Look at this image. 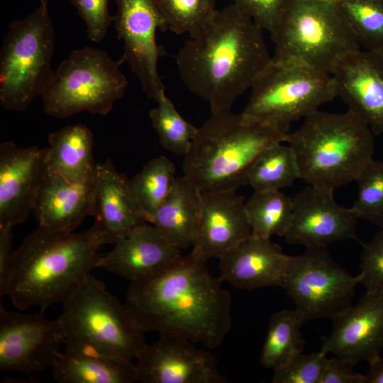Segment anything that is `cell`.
Listing matches in <instances>:
<instances>
[{
    "label": "cell",
    "instance_id": "11",
    "mask_svg": "<svg viewBox=\"0 0 383 383\" xmlns=\"http://www.w3.org/2000/svg\"><path fill=\"white\" fill-rule=\"evenodd\" d=\"M360 277L337 264L324 248H309L290 256L281 287L307 321L332 320L351 305Z\"/></svg>",
    "mask_w": 383,
    "mask_h": 383
},
{
    "label": "cell",
    "instance_id": "36",
    "mask_svg": "<svg viewBox=\"0 0 383 383\" xmlns=\"http://www.w3.org/2000/svg\"><path fill=\"white\" fill-rule=\"evenodd\" d=\"M360 284L368 293H383V227L371 240L361 243Z\"/></svg>",
    "mask_w": 383,
    "mask_h": 383
},
{
    "label": "cell",
    "instance_id": "7",
    "mask_svg": "<svg viewBox=\"0 0 383 383\" xmlns=\"http://www.w3.org/2000/svg\"><path fill=\"white\" fill-rule=\"evenodd\" d=\"M250 89L244 120L284 136L294 122L337 97L331 74L294 60L272 59Z\"/></svg>",
    "mask_w": 383,
    "mask_h": 383
},
{
    "label": "cell",
    "instance_id": "6",
    "mask_svg": "<svg viewBox=\"0 0 383 383\" xmlns=\"http://www.w3.org/2000/svg\"><path fill=\"white\" fill-rule=\"evenodd\" d=\"M57 318L65 350H83L136 360L147 343L123 304L91 273L63 301Z\"/></svg>",
    "mask_w": 383,
    "mask_h": 383
},
{
    "label": "cell",
    "instance_id": "9",
    "mask_svg": "<svg viewBox=\"0 0 383 383\" xmlns=\"http://www.w3.org/2000/svg\"><path fill=\"white\" fill-rule=\"evenodd\" d=\"M55 33L48 5L12 21L0 51V104L7 111H26L52 80Z\"/></svg>",
    "mask_w": 383,
    "mask_h": 383
},
{
    "label": "cell",
    "instance_id": "28",
    "mask_svg": "<svg viewBox=\"0 0 383 383\" xmlns=\"http://www.w3.org/2000/svg\"><path fill=\"white\" fill-rule=\"evenodd\" d=\"M282 141L267 146L249 170L246 185L254 192L280 191L299 179L295 155Z\"/></svg>",
    "mask_w": 383,
    "mask_h": 383
},
{
    "label": "cell",
    "instance_id": "30",
    "mask_svg": "<svg viewBox=\"0 0 383 383\" xmlns=\"http://www.w3.org/2000/svg\"><path fill=\"white\" fill-rule=\"evenodd\" d=\"M176 167L165 156L150 160L131 180L138 205L147 222L165 201L175 182Z\"/></svg>",
    "mask_w": 383,
    "mask_h": 383
},
{
    "label": "cell",
    "instance_id": "5",
    "mask_svg": "<svg viewBox=\"0 0 383 383\" xmlns=\"http://www.w3.org/2000/svg\"><path fill=\"white\" fill-rule=\"evenodd\" d=\"M284 135L248 123L231 111L211 113L198 128L184 155L182 169L201 192L236 191L246 185L255 160L270 145Z\"/></svg>",
    "mask_w": 383,
    "mask_h": 383
},
{
    "label": "cell",
    "instance_id": "31",
    "mask_svg": "<svg viewBox=\"0 0 383 383\" xmlns=\"http://www.w3.org/2000/svg\"><path fill=\"white\" fill-rule=\"evenodd\" d=\"M360 47L383 54V0H336Z\"/></svg>",
    "mask_w": 383,
    "mask_h": 383
},
{
    "label": "cell",
    "instance_id": "3",
    "mask_svg": "<svg viewBox=\"0 0 383 383\" xmlns=\"http://www.w3.org/2000/svg\"><path fill=\"white\" fill-rule=\"evenodd\" d=\"M101 246L91 228L60 233L38 226L13 251L6 296L21 311L62 304L96 268Z\"/></svg>",
    "mask_w": 383,
    "mask_h": 383
},
{
    "label": "cell",
    "instance_id": "18",
    "mask_svg": "<svg viewBox=\"0 0 383 383\" xmlns=\"http://www.w3.org/2000/svg\"><path fill=\"white\" fill-rule=\"evenodd\" d=\"M91 228L100 243L115 245L137 226L147 223L131 181L118 172L111 159L97 163L93 177Z\"/></svg>",
    "mask_w": 383,
    "mask_h": 383
},
{
    "label": "cell",
    "instance_id": "12",
    "mask_svg": "<svg viewBox=\"0 0 383 383\" xmlns=\"http://www.w3.org/2000/svg\"><path fill=\"white\" fill-rule=\"evenodd\" d=\"M114 1L117 6L115 28L123 43L119 61L129 65L148 98L156 101L165 93L157 63L167 53L156 41L157 30L168 29L165 18L156 0Z\"/></svg>",
    "mask_w": 383,
    "mask_h": 383
},
{
    "label": "cell",
    "instance_id": "40",
    "mask_svg": "<svg viewBox=\"0 0 383 383\" xmlns=\"http://www.w3.org/2000/svg\"><path fill=\"white\" fill-rule=\"evenodd\" d=\"M13 240V227H0V296H6L10 279Z\"/></svg>",
    "mask_w": 383,
    "mask_h": 383
},
{
    "label": "cell",
    "instance_id": "17",
    "mask_svg": "<svg viewBox=\"0 0 383 383\" xmlns=\"http://www.w3.org/2000/svg\"><path fill=\"white\" fill-rule=\"evenodd\" d=\"M331 334L323 338L321 352L332 353L356 365L369 364L383 350V293H368L332 318Z\"/></svg>",
    "mask_w": 383,
    "mask_h": 383
},
{
    "label": "cell",
    "instance_id": "24",
    "mask_svg": "<svg viewBox=\"0 0 383 383\" xmlns=\"http://www.w3.org/2000/svg\"><path fill=\"white\" fill-rule=\"evenodd\" d=\"M201 211V192L184 175L177 177L150 223L180 250L192 245Z\"/></svg>",
    "mask_w": 383,
    "mask_h": 383
},
{
    "label": "cell",
    "instance_id": "15",
    "mask_svg": "<svg viewBox=\"0 0 383 383\" xmlns=\"http://www.w3.org/2000/svg\"><path fill=\"white\" fill-rule=\"evenodd\" d=\"M293 215L284 238L287 243L326 248L332 243L357 240V218L339 205L334 195L309 186L292 197Z\"/></svg>",
    "mask_w": 383,
    "mask_h": 383
},
{
    "label": "cell",
    "instance_id": "42",
    "mask_svg": "<svg viewBox=\"0 0 383 383\" xmlns=\"http://www.w3.org/2000/svg\"><path fill=\"white\" fill-rule=\"evenodd\" d=\"M38 1H39L40 4H43L48 5V1H49L50 0H38Z\"/></svg>",
    "mask_w": 383,
    "mask_h": 383
},
{
    "label": "cell",
    "instance_id": "35",
    "mask_svg": "<svg viewBox=\"0 0 383 383\" xmlns=\"http://www.w3.org/2000/svg\"><path fill=\"white\" fill-rule=\"evenodd\" d=\"M328 358L321 351L298 354L274 370L272 383H320Z\"/></svg>",
    "mask_w": 383,
    "mask_h": 383
},
{
    "label": "cell",
    "instance_id": "10",
    "mask_svg": "<svg viewBox=\"0 0 383 383\" xmlns=\"http://www.w3.org/2000/svg\"><path fill=\"white\" fill-rule=\"evenodd\" d=\"M121 65L101 49L72 50L40 96L45 112L58 118L82 111L106 115L128 86Z\"/></svg>",
    "mask_w": 383,
    "mask_h": 383
},
{
    "label": "cell",
    "instance_id": "27",
    "mask_svg": "<svg viewBox=\"0 0 383 383\" xmlns=\"http://www.w3.org/2000/svg\"><path fill=\"white\" fill-rule=\"evenodd\" d=\"M306 322L304 314L297 309L274 313L269 323L260 356V364L274 370L303 353L305 341L301 328Z\"/></svg>",
    "mask_w": 383,
    "mask_h": 383
},
{
    "label": "cell",
    "instance_id": "29",
    "mask_svg": "<svg viewBox=\"0 0 383 383\" xmlns=\"http://www.w3.org/2000/svg\"><path fill=\"white\" fill-rule=\"evenodd\" d=\"M251 234L270 238L284 237L293 215L292 197L280 191L254 192L245 201Z\"/></svg>",
    "mask_w": 383,
    "mask_h": 383
},
{
    "label": "cell",
    "instance_id": "26",
    "mask_svg": "<svg viewBox=\"0 0 383 383\" xmlns=\"http://www.w3.org/2000/svg\"><path fill=\"white\" fill-rule=\"evenodd\" d=\"M48 165L74 182L93 179L96 165L93 156L94 135L84 124L66 126L48 136Z\"/></svg>",
    "mask_w": 383,
    "mask_h": 383
},
{
    "label": "cell",
    "instance_id": "25",
    "mask_svg": "<svg viewBox=\"0 0 383 383\" xmlns=\"http://www.w3.org/2000/svg\"><path fill=\"white\" fill-rule=\"evenodd\" d=\"M59 383H132L137 381L131 360L83 350H65L52 366Z\"/></svg>",
    "mask_w": 383,
    "mask_h": 383
},
{
    "label": "cell",
    "instance_id": "2",
    "mask_svg": "<svg viewBox=\"0 0 383 383\" xmlns=\"http://www.w3.org/2000/svg\"><path fill=\"white\" fill-rule=\"evenodd\" d=\"M263 30L238 6L216 11L176 55L181 79L211 113L230 111L272 61Z\"/></svg>",
    "mask_w": 383,
    "mask_h": 383
},
{
    "label": "cell",
    "instance_id": "33",
    "mask_svg": "<svg viewBox=\"0 0 383 383\" xmlns=\"http://www.w3.org/2000/svg\"><path fill=\"white\" fill-rule=\"evenodd\" d=\"M167 28L175 34H196L216 12V0H156Z\"/></svg>",
    "mask_w": 383,
    "mask_h": 383
},
{
    "label": "cell",
    "instance_id": "23",
    "mask_svg": "<svg viewBox=\"0 0 383 383\" xmlns=\"http://www.w3.org/2000/svg\"><path fill=\"white\" fill-rule=\"evenodd\" d=\"M92 182H71L48 167L32 209L38 227L71 233L91 216Z\"/></svg>",
    "mask_w": 383,
    "mask_h": 383
},
{
    "label": "cell",
    "instance_id": "21",
    "mask_svg": "<svg viewBox=\"0 0 383 383\" xmlns=\"http://www.w3.org/2000/svg\"><path fill=\"white\" fill-rule=\"evenodd\" d=\"M181 255L153 225H140L118 241L114 248L101 255L96 268H101L131 282L160 272Z\"/></svg>",
    "mask_w": 383,
    "mask_h": 383
},
{
    "label": "cell",
    "instance_id": "22",
    "mask_svg": "<svg viewBox=\"0 0 383 383\" xmlns=\"http://www.w3.org/2000/svg\"><path fill=\"white\" fill-rule=\"evenodd\" d=\"M289 257L270 238L251 234L219 258V277L243 289L280 286Z\"/></svg>",
    "mask_w": 383,
    "mask_h": 383
},
{
    "label": "cell",
    "instance_id": "19",
    "mask_svg": "<svg viewBox=\"0 0 383 383\" xmlns=\"http://www.w3.org/2000/svg\"><path fill=\"white\" fill-rule=\"evenodd\" d=\"M337 97L364 120L374 135H383V54L351 51L334 65Z\"/></svg>",
    "mask_w": 383,
    "mask_h": 383
},
{
    "label": "cell",
    "instance_id": "41",
    "mask_svg": "<svg viewBox=\"0 0 383 383\" xmlns=\"http://www.w3.org/2000/svg\"><path fill=\"white\" fill-rule=\"evenodd\" d=\"M369 371L364 374L363 383H383V357L369 364Z\"/></svg>",
    "mask_w": 383,
    "mask_h": 383
},
{
    "label": "cell",
    "instance_id": "20",
    "mask_svg": "<svg viewBox=\"0 0 383 383\" xmlns=\"http://www.w3.org/2000/svg\"><path fill=\"white\" fill-rule=\"evenodd\" d=\"M251 235L245 201L236 191L201 192V211L193 253L220 258Z\"/></svg>",
    "mask_w": 383,
    "mask_h": 383
},
{
    "label": "cell",
    "instance_id": "4",
    "mask_svg": "<svg viewBox=\"0 0 383 383\" xmlns=\"http://www.w3.org/2000/svg\"><path fill=\"white\" fill-rule=\"evenodd\" d=\"M374 133L367 123L348 110L342 113L312 112L283 139L296 157L299 179L331 195L360 174L373 159Z\"/></svg>",
    "mask_w": 383,
    "mask_h": 383
},
{
    "label": "cell",
    "instance_id": "37",
    "mask_svg": "<svg viewBox=\"0 0 383 383\" xmlns=\"http://www.w3.org/2000/svg\"><path fill=\"white\" fill-rule=\"evenodd\" d=\"M77 10L86 25L87 38L95 43L101 41L114 21L109 4L111 0H67Z\"/></svg>",
    "mask_w": 383,
    "mask_h": 383
},
{
    "label": "cell",
    "instance_id": "39",
    "mask_svg": "<svg viewBox=\"0 0 383 383\" xmlns=\"http://www.w3.org/2000/svg\"><path fill=\"white\" fill-rule=\"evenodd\" d=\"M350 361L336 357L328 359L320 383H363L364 374L353 372Z\"/></svg>",
    "mask_w": 383,
    "mask_h": 383
},
{
    "label": "cell",
    "instance_id": "34",
    "mask_svg": "<svg viewBox=\"0 0 383 383\" xmlns=\"http://www.w3.org/2000/svg\"><path fill=\"white\" fill-rule=\"evenodd\" d=\"M356 182L358 193L351 211L357 219L383 227V160L373 158Z\"/></svg>",
    "mask_w": 383,
    "mask_h": 383
},
{
    "label": "cell",
    "instance_id": "8",
    "mask_svg": "<svg viewBox=\"0 0 383 383\" xmlns=\"http://www.w3.org/2000/svg\"><path fill=\"white\" fill-rule=\"evenodd\" d=\"M270 33L272 60H294L328 74L340 58L360 49L336 0H287Z\"/></svg>",
    "mask_w": 383,
    "mask_h": 383
},
{
    "label": "cell",
    "instance_id": "16",
    "mask_svg": "<svg viewBox=\"0 0 383 383\" xmlns=\"http://www.w3.org/2000/svg\"><path fill=\"white\" fill-rule=\"evenodd\" d=\"M48 168V148L0 145V227L23 223L32 212Z\"/></svg>",
    "mask_w": 383,
    "mask_h": 383
},
{
    "label": "cell",
    "instance_id": "38",
    "mask_svg": "<svg viewBox=\"0 0 383 383\" xmlns=\"http://www.w3.org/2000/svg\"><path fill=\"white\" fill-rule=\"evenodd\" d=\"M245 12L263 30L270 32L287 0H228Z\"/></svg>",
    "mask_w": 383,
    "mask_h": 383
},
{
    "label": "cell",
    "instance_id": "13",
    "mask_svg": "<svg viewBox=\"0 0 383 383\" xmlns=\"http://www.w3.org/2000/svg\"><path fill=\"white\" fill-rule=\"evenodd\" d=\"M64 337L57 319L39 311H7L0 304V369L30 375L53 365Z\"/></svg>",
    "mask_w": 383,
    "mask_h": 383
},
{
    "label": "cell",
    "instance_id": "1",
    "mask_svg": "<svg viewBox=\"0 0 383 383\" xmlns=\"http://www.w3.org/2000/svg\"><path fill=\"white\" fill-rule=\"evenodd\" d=\"M205 263L192 252L181 255L155 274L131 282L127 313L144 333L218 348L231 328V296Z\"/></svg>",
    "mask_w": 383,
    "mask_h": 383
},
{
    "label": "cell",
    "instance_id": "14",
    "mask_svg": "<svg viewBox=\"0 0 383 383\" xmlns=\"http://www.w3.org/2000/svg\"><path fill=\"white\" fill-rule=\"evenodd\" d=\"M177 336L161 335L146 344L136 360L137 382L142 383H224L214 357Z\"/></svg>",
    "mask_w": 383,
    "mask_h": 383
},
{
    "label": "cell",
    "instance_id": "32",
    "mask_svg": "<svg viewBox=\"0 0 383 383\" xmlns=\"http://www.w3.org/2000/svg\"><path fill=\"white\" fill-rule=\"evenodd\" d=\"M156 102L157 107L150 111L149 116L162 147L184 155L195 138L198 128L179 114L165 93Z\"/></svg>",
    "mask_w": 383,
    "mask_h": 383
}]
</instances>
